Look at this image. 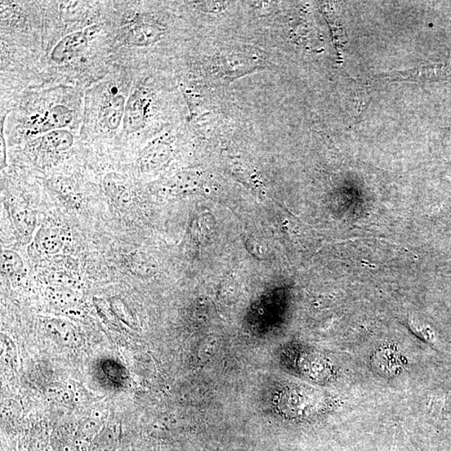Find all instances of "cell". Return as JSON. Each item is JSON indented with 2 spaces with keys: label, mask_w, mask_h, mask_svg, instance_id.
Wrapping results in <instances>:
<instances>
[{
  "label": "cell",
  "mask_w": 451,
  "mask_h": 451,
  "mask_svg": "<svg viewBox=\"0 0 451 451\" xmlns=\"http://www.w3.org/2000/svg\"><path fill=\"white\" fill-rule=\"evenodd\" d=\"M149 105V93L146 88H137L129 95L125 108V131L135 133L145 127Z\"/></svg>",
  "instance_id": "3"
},
{
  "label": "cell",
  "mask_w": 451,
  "mask_h": 451,
  "mask_svg": "<svg viewBox=\"0 0 451 451\" xmlns=\"http://www.w3.org/2000/svg\"><path fill=\"white\" fill-rule=\"evenodd\" d=\"M73 143L72 134L63 129L48 132L39 138L40 147L50 153H63L69 150Z\"/></svg>",
  "instance_id": "12"
},
{
  "label": "cell",
  "mask_w": 451,
  "mask_h": 451,
  "mask_svg": "<svg viewBox=\"0 0 451 451\" xmlns=\"http://www.w3.org/2000/svg\"><path fill=\"white\" fill-rule=\"evenodd\" d=\"M257 69H259V65L240 53L220 58L212 68L213 74L220 77L218 78L224 80L238 78L240 75Z\"/></svg>",
  "instance_id": "5"
},
{
  "label": "cell",
  "mask_w": 451,
  "mask_h": 451,
  "mask_svg": "<svg viewBox=\"0 0 451 451\" xmlns=\"http://www.w3.org/2000/svg\"><path fill=\"white\" fill-rule=\"evenodd\" d=\"M35 251L43 255H53L61 251L64 243L60 232L51 227H40L33 241Z\"/></svg>",
  "instance_id": "11"
},
{
  "label": "cell",
  "mask_w": 451,
  "mask_h": 451,
  "mask_svg": "<svg viewBox=\"0 0 451 451\" xmlns=\"http://www.w3.org/2000/svg\"><path fill=\"white\" fill-rule=\"evenodd\" d=\"M103 189L107 198L118 206H125L131 202V186L127 178L119 173L106 174L103 178Z\"/></svg>",
  "instance_id": "9"
},
{
  "label": "cell",
  "mask_w": 451,
  "mask_h": 451,
  "mask_svg": "<svg viewBox=\"0 0 451 451\" xmlns=\"http://www.w3.org/2000/svg\"><path fill=\"white\" fill-rule=\"evenodd\" d=\"M372 363L379 373L386 374V376L388 375L394 376L395 373L401 371L402 365H403L401 355L392 350L377 352L374 356Z\"/></svg>",
  "instance_id": "13"
},
{
  "label": "cell",
  "mask_w": 451,
  "mask_h": 451,
  "mask_svg": "<svg viewBox=\"0 0 451 451\" xmlns=\"http://www.w3.org/2000/svg\"><path fill=\"white\" fill-rule=\"evenodd\" d=\"M163 29L153 20H141L132 25L126 34L127 42L135 46H148L159 42Z\"/></svg>",
  "instance_id": "7"
},
{
  "label": "cell",
  "mask_w": 451,
  "mask_h": 451,
  "mask_svg": "<svg viewBox=\"0 0 451 451\" xmlns=\"http://www.w3.org/2000/svg\"><path fill=\"white\" fill-rule=\"evenodd\" d=\"M11 214L18 234L24 243H30L37 229V213L26 205L16 204L11 208Z\"/></svg>",
  "instance_id": "8"
},
{
  "label": "cell",
  "mask_w": 451,
  "mask_h": 451,
  "mask_svg": "<svg viewBox=\"0 0 451 451\" xmlns=\"http://www.w3.org/2000/svg\"><path fill=\"white\" fill-rule=\"evenodd\" d=\"M386 80H406V82H436V80L451 78V56L449 60L441 63H436L417 67L405 71L383 75L379 77Z\"/></svg>",
  "instance_id": "2"
},
{
  "label": "cell",
  "mask_w": 451,
  "mask_h": 451,
  "mask_svg": "<svg viewBox=\"0 0 451 451\" xmlns=\"http://www.w3.org/2000/svg\"><path fill=\"white\" fill-rule=\"evenodd\" d=\"M100 28L97 25L89 27L84 31H78L66 35L53 47L51 60L56 64H64L77 58L88 46L89 40Z\"/></svg>",
  "instance_id": "1"
},
{
  "label": "cell",
  "mask_w": 451,
  "mask_h": 451,
  "mask_svg": "<svg viewBox=\"0 0 451 451\" xmlns=\"http://www.w3.org/2000/svg\"><path fill=\"white\" fill-rule=\"evenodd\" d=\"M4 119H6V116L1 118V124H0V168L1 170L7 166L6 142L4 135Z\"/></svg>",
  "instance_id": "15"
},
{
  "label": "cell",
  "mask_w": 451,
  "mask_h": 451,
  "mask_svg": "<svg viewBox=\"0 0 451 451\" xmlns=\"http://www.w3.org/2000/svg\"><path fill=\"white\" fill-rule=\"evenodd\" d=\"M73 114L69 108L62 105L52 107L47 113L31 126L27 133L30 136L39 135L57 129H62L72 122Z\"/></svg>",
  "instance_id": "4"
},
{
  "label": "cell",
  "mask_w": 451,
  "mask_h": 451,
  "mask_svg": "<svg viewBox=\"0 0 451 451\" xmlns=\"http://www.w3.org/2000/svg\"><path fill=\"white\" fill-rule=\"evenodd\" d=\"M171 153L170 143L166 138L160 137L145 147L141 151L138 163L143 172L153 171L167 163Z\"/></svg>",
  "instance_id": "6"
},
{
  "label": "cell",
  "mask_w": 451,
  "mask_h": 451,
  "mask_svg": "<svg viewBox=\"0 0 451 451\" xmlns=\"http://www.w3.org/2000/svg\"><path fill=\"white\" fill-rule=\"evenodd\" d=\"M25 263L20 254L13 250H3L1 253V271L7 276H15L24 271Z\"/></svg>",
  "instance_id": "14"
},
{
  "label": "cell",
  "mask_w": 451,
  "mask_h": 451,
  "mask_svg": "<svg viewBox=\"0 0 451 451\" xmlns=\"http://www.w3.org/2000/svg\"><path fill=\"white\" fill-rule=\"evenodd\" d=\"M126 104L125 97L120 94H116L106 100L101 113V122L104 127L109 131H115L120 127L124 119Z\"/></svg>",
  "instance_id": "10"
}]
</instances>
